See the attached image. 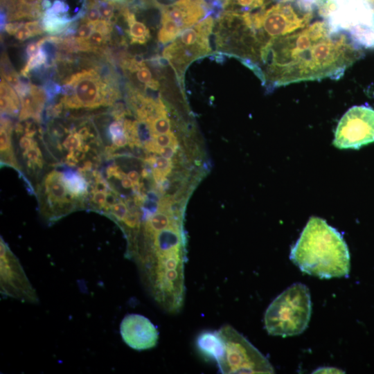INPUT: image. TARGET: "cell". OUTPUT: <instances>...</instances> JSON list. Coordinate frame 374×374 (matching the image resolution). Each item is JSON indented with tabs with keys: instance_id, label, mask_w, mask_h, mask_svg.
<instances>
[{
	"instance_id": "1",
	"label": "cell",
	"mask_w": 374,
	"mask_h": 374,
	"mask_svg": "<svg viewBox=\"0 0 374 374\" xmlns=\"http://www.w3.org/2000/svg\"><path fill=\"white\" fill-rule=\"evenodd\" d=\"M290 258L302 272L321 278L347 277L350 272V253L342 235L318 217L310 218Z\"/></svg>"
},
{
	"instance_id": "2",
	"label": "cell",
	"mask_w": 374,
	"mask_h": 374,
	"mask_svg": "<svg viewBox=\"0 0 374 374\" xmlns=\"http://www.w3.org/2000/svg\"><path fill=\"white\" fill-rule=\"evenodd\" d=\"M312 302L308 287L296 283L284 290L269 304L265 316L269 335L283 337L301 334L308 326Z\"/></svg>"
},
{
	"instance_id": "3",
	"label": "cell",
	"mask_w": 374,
	"mask_h": 374,
	"mask_svg": "<svg viewBox=\"0 0 374 374\" xmlns=\"http://www.w3.org/2000/svg\"><path fill=\"white\" fill-rule=\"evenodd\" d=\"M332 26L362 48H374V0H320Z\"/></svg>"
},
{
	"instance_id": "4",
	"label": "cell",
	"mask_w": 374,
	"mask_h": 374,
	"mask_svg": "<svg viewBox=\"0 0 374 374\" xmlns=\"http://www.w3.org/2000/svg\"><path fill=\"white\" fill-rule=\"evenodd\" d=\"M60 101L64 108L96 109L112 105L121 98L115 82L104 79L95 69H82L66 77L62 86Z\"/></svg>"
},
{
	"instance_id": "5",
	"label": "cell",
	"mask_w": 374,
	"mask_h": 374,
	"mask_svg": "<svg viewBox=\"0 0 374 374\" xmlns=\"http://www.w3.org/2000/svg\"><path fill=\"white\" fill-rule=\"evenodd\" d=\"M215 20L208 15L192 27L183 31L162 51L163 59L173 69L179 84L184 87V74L195 60L211 54L209 38Z\"/></svg>"
},
{
	"instance_id": "6",
	"label": "cell",
	"mask_w": 374,
	"mask_h": 374,
	"mask_svg": "<svg viewBox=\"0 0 374 374\" xmlns=\"http://www.w3.org/2000/svg\"><path fill=\"white\" fill-rule=\"evenodd\" d=\"M224 344L217 364L222 373H274L268 359L242 335L229 325L218 330Z\"/></svg>"
},
{
	"instance_id": "7",
	"label": "cell",
	"mask_w": 374,
	"mask_h": 374,
	"mask_svg": "<svg viewBox=\"0 0 374 374\" xmlns=\"http://www.w3.org/2000/svg\"><path fill=\"white\" fill-rule=\"evenodd\" d=\"M159 10L161 21L157 39L161 44L171 42L210 12V7L204 0H177L170 4H161Z\"/></svg>"
},
{
	"instance_id": "8",
	"label": "cell",
	"mask_w": 374,
	"mask_h": 374,
	"mask_svg": "<svg viewBox=\"0 0 374 374\" xmlns=\"http://www.w3.org/2000/svg\"><path fill=\"white\" fill-rule=\"evenodd\" d=\"M374 143V109L366 105L353 106L338 123L333 145L339 149H358Z\"/></svg>"
},
{
	"instance_id": "9",
	"label": "cell",
	"mask_w": 374,
	"mask_h": 374,
	"mask_svg": "<svg viewBox=\"0 0 374 374\" xmlns=\"http://www.w3.org/2000/svg\"><path fill=\"white\" fill-rule=\"evenodd\" d=\"M1 292L24 302L35 303L37 297L18 260L1 238Z\"/></svg>"
},
{
	"instance_id": "10",
	"label": "cell",
	"mask_w": 374,
	"mask_h": 374,
	"mask_svg": "<svg viewBox=\"0 0 374 374\" xmlns=\"http://www.w3.org/2000/svg\"><path fill=\"white\" fill-rule=\"evenodd\" d=\"M123 341L131 348L145 350L154 348L159 332L154 325L145 317L138 314L126 315L120 324Z\"/></svg>"
},
{
	"instance_id": "11",
	"label": "cell",
	"mask_w": 374,
	"mask_h": 374,
	"mask_svg": "<svg viewBox=\"0 0 374 374\" xmlns=\"http://www.w3.org/2000/svg\"><path fill=\"white\" fill-rule=\"evenodd\" d=\"M16 92L21 101L19 121L31 118L39 123L44 107L48 99L45 89L30 82H24Z\"/></svg>"
},
{
	"instance_id": "12",
	"label": "cell",
	"mask_w": 374,
	"mask_h": 374,
	"mask_svg": "<svg viewBox=\"0 0 374 374\" xmlns=\"http://www.w3.org/2000/svg\"><path fill=\"white\" fill-rule=\"evenodd\" d=\"M44 188L48 204L57 206L59 210L69 212L73 208L72 199L74 197L68 191L62 179V172L54 170L44 179Z\"/></svg>"
},
{
	"instance_id": "13",
	"label": "cell",
	"mask_w": 374,
	"mask_h": 374,
	"mask_svg": "<svg viewBox=\"0 0 374 374\" xmlns=\"http://www.w3.org/2000/svg\"><path fill=\"white\" fill-rule=\"evenodd\" d=\"M123 70L129 74L134 75L136 81L144 88L157 91L159 87V82L154 78L153 74L143 58L139 56H128L121 62Z\"/></svg>"
},
{
	"instance_id": "14",
	"label": "cell",
	"mask_w": 374,
	"mask_h": 374,
	"mask_svg": "<svg viewBox=\"0 0 374 374\" xmlns=\"http://www.w3.org/2000/svg\"><path fill=\"white\" fill-rule=\"evenodd\" d=\"M196 346L202 355L217 364L223 356L224 344L218 330L201 332L197 337Z\"/></svg>"
},
{
	"instance_id": "15",
	"label": "cell",
	"mask_w": 374,
	"mask_h": 374,
	"mask_svg": "<svg viewBox=\"0 0 374 374\" xmlns=\"http://www.w3.org/2000/svg\"><path fill=\"white\" fill-rule=\"evenodd\" d=\"M121 15L127 24V33L131 44H145L150 39L151 34L149 28L145 24L136 19L134 13L130 10L127 4L121 8Z\"/></svg>"
},
{
	"instance_id": "16",
	"label": "cell",
	"mask_w": 374,
	"mask_h": 374,
	"mask_svg": "<svg viewBox=\"0 0 374 374\" xmlns=\"http://www.w3.org/2000/svg\"><path fill=\"white\" fill-rule=\"evenodd\" d=\"M1 113L16 116L20 112L21 101L15 89L4 78H1L0 84Z\"/></svg>"
},
{
	"instance_id": "17",
	"label": "cell",
	"mask_w": 374,
	"mask_h": 374,
	"mask_svg": "<svg viewBox=\"0 0 374 374\" xmlns=\"http://www.w3.org/2000/svg\"><path fill=\"white\" fill-rule=\"evenodd\" d=\"M62 179L69 193L74 198H80L87 193L88 183L78 171L67 170L62 172Z\"/></svg>"
},
{
	"instance_id": "18",
	"label": "cell",
	"mask_w": 374,
	"mask_h": 374,
	"mask_svg": "<svg viewBox=\"0 0 374 374\" xmlns=\"http://www.w3.org/2000/svg\"><path fill=\"white\" fill-rule=\"evenodd\" d=\"M74 21L67 16H60L44 12L42 24L45 32L51 35L64 33Z\"/></svg>"
},
{
	"instance_id": "19",
	"label": "cell",
	"mask_w": 374,
	"mask_h": 374,
	"mask_svg": "<svg viewBox=\"0 0 374 374\" xmlns=\"http://www.w3.org/2000/svg\"><path fill=\"white\" fill-rule=\"evenodd\" d=\"M1 77L4 78L16 91L23 84L19 74L13 69L6 53H3L1 59Z\"/></svg>"
},
{
	"instance_id": "20",
	"label": "cell",
	"mask_w": 374,
	"mask_h": 374,
	"mask_svg": "<svg viewBox=\"0 0 374 374\" xmlns=\"http://www.w3.org/2000/svg\"><path fill=\"white\" fill-rule=\"evenodd\" d=\"M48 60V53L42 46L36 54L28 57L26 64L20 71L21 75L25 78L28 77L31 71L39 69L42 66L47 65Z\"/></svg>"
},
{
	"instance_id": "21",
	"label": "cell",
	"mask_w": 374,
	"mask_h": 374,
	"mask_svg": "<svg viewBox=\"0 0 374 374\" xmlns=\"http://www.w3.org/2000/svg\"><path fill=\"white\" fill-rule=\"evenodd\" d=\"M151 136L170 132L171 124L168 116H159L145 123Z\"/></svg>"
},
{
	"instance_id": "22",
	"label": "cell",
	"mask_w": 374,
	"mask_h": 374,
	"mask_svg": "<svg viewBox=\"0 0 374 374\" xmlns=\"http://www.w3.org/2000/svg\"><path fill=\"white\" fill-rule=\"evenodd\" d=\"M23 155L26 160V163L29 169L35 170V166L39 168H42L43 159L42 152L37 145L24 150Z\"/></svg>"
},
{
	"instance_id": "23",
	"label": "cell",
	"mask_w": 374,
	"mask_h": 374,
	"mask_svg": "<svg viewBox=\"0 0 374 374\" xmlns=\"http://www.w3.org/2000/svg\"><path fill=\"white\" fill-rule=\"evenodd\" d=\"M13 127H1L0 141L1 157L13 154L11 143V133Z\"/></svg>"
},
{
	"instance_id": "24",
	"label": "cell",
	"mask_w": 374,
	"mask_h": 374,
	"mask_svg": "<svg viewBox=\"0 0 374 374\" xmlns=\"http://www.w3.org/2000/svg\"><path fill=\"white\" fill-rule=\"evenodd\" d=\"M128 208L125 202L120 199L118 202L110 206L109 213L116 221L121 222L128 213Z\"/></svg>"
},
{
	"instance_id": "25",
	"label": "cell",
	"mask_w": 374,
	"mask_h": 374,
	"mask_svg": "<svg viewBox=\"0 0 374 374\" xmlns=\"http://www.w3.org/2000/svg\"><path fill=\"white\" fill-rule=\"evenodd\" d=\"M82 139L77 132H71L70 134L65 138L62 143V146L64 148L69 152H74L77 150H79L82 143Z\"/></svg>"
},
{
	"instance_id": "26",
	"label": "cell",
	"mask_w": 374,
	"mask_h": 374,
	"mask_svg": "<svg viewBox=\"0 0 374 374\" xmlns=\"http://www.w3.org/2000/svg\"><path fill=\"white\" fill-rule=\"evenodd\" d=\"M152 139L160 148L169 145L179 146L178 141L172 132L157 134L153 136Z\"/></svg>"
},
{
	"instance_id": "27",
	"label": "cell",
	"mask_w": 374,
	"mask_h": 374,
	"mask_svg": "<svg viewBox=\"0 0 374 374\" xmlns=\"http://www.w3.org/2000/svg\"><path fill=\"white\" fill-rule=\"evenodd\" d=\"M81 24L76 28L73 36L78 39H85L88 38L94 30L93 24L91 22L81 19Z\"/></svg>"
},
{
	"instance_id": "28",
	"label": "cell",
	"mask_w": 374,
	"mask_h": 374,
	"mask_svg": "<svg viewBox=\"0 0 374 374\" xmlns=\"http://www.w3.org/2000/svg\"><path fill=\"white\" fill-rule=\"evenodd\" d=\"M172 167V161L170 159L164 158L163 157H157L156 160L152 166V168H156L164 172L167 176H168L171 172Z\"/></svg>"
},
{
	"instance_id": "29",
	"label": "cell",
	"mask_w": 374,
	"mask_h": 374,
	"mask_svg": "<svg viewBox=\"0 0 374 374\" xmlns=\"http://www.w3.org/2000/svg\"><path fill=\"white\" fill-rule=\"evenodd\" d=\"M123 121L115 120L109 125L108 131L111 137L125 133Z\"/></svg>"
},
{
	"instance_id": "30",
	"label": "cell",
	"mask_w": 374,
	"mask_h": 374,
	"mask_svg": "<svg viewBox=\"0 0 374 374\" xmlns=\"http://www.w3.org/2000/svg\"><path fill=\"white\" fill-rule=\"evenodd\" d=\"M106 173L108 178L114 177L121 180L126 176L125 174L120 169V168L115 164L110 165L107 168Z\"/></svg>"
},
{
	"instance_id": "31",
	"label": "cell",
	"mask_w": 374,
	"mask_h": 374,
	"mask_svg": "<svg viewBox=\"0 0 374 374\" xmlns=\"http://www.w3.org/2000/svg\"><path fill=\"white\" fill-rule=\"evenodd\" d=\"M92 202L103 208L106 202L107 193L103 191H96L92 193Z\"/></svg>"
},
{
	"instance_id": "32",
	"label": "cell",
	"mask_w": 374,
	"mask_h": 374,
	"mask_svg": "<svg viewBox=\"0 0 374 374\" xmlns=\"http://www.w3.org/2000/svg\"><path fill=\"white\" fill-rule=\"evenodd\" d=\"M111 139L114 145H115L117 148L124 147L128 143V139L125 132L121 134L111 137Z\"/></svg>"
},
{
	"instance_id": "33",
	"label": "cell",
	"mask_w": 374,
	"mask_h": 374,
	"mask_svg": "<svg viewBox=\"0 0 374 374\" xmlns=\"http://www.w3.org/2000/svg\"><path fill=\"white\" fill-rule=\"evenodd\" d=\"M178 146L175 145H169L164 148H161L160 149L159 154H160L161 157L171 159L174 154L176 152V150L177 149Z\"/></svg>"
},
{
	"instance_id": "34",
	"label": "cell",
	"mask_w": 374,
	"mask_h": 374,
	"mask_svg": "<svg viewBox=\"0 0 374 374\" xmlns=\"http://www.w3.org/2000/svg\"><path fill=\"white\" fill-rule=\"evenodd\" d=\"M19 145L20 148L24 150L29 149L31 147L37 145V143L32 138L24 136H21L19 141Z\"/></svg>"
},
{
	"instance_id": "35",
	"label": "cell",
	"mask_w": 374,
	"mask_h": 374,
	"mask_svg": "<svg viewBox=\"0 0 374 374\" xmlns=\"http://www.w3.org/2000/svg\"><path fill=\"white\" fill-rule=\"evenodd\" d=\"M37 132L35 125L30 122H26L24 127V135L33 138Z\"/></svg>"
},
{
	"instance_id": "36",
	"label": "cell",
	"mask_w": 374,
	"mask_h": 374,
	"mask_svg": "<svg viewBox=\"0 0 374 374\" xmlns=\"http://www.w3.org/2000/svg\"><path fill=\"white\" fill-rule=\"evenodd\" d=\"M127 177L132 181L134 185H137L140 183V175L136 170L130 171L127 173Z\"/></svg>"
},
{
	"instance_id": "37",
	"label": "cell",
	"mask_w": 374,
	"mask_h": 374,
	"mask_svg": "<svg viewBox=\"0 0 374 374\" xmlns=\"http://www.w3.org/2000/svg\"><path fill=\"white\" fill-rule=\"evenodd\" d=\"M121 185L124 188H132L134 187V184L127 176L121 179Z\"/></svg>"
}]
</instances>
